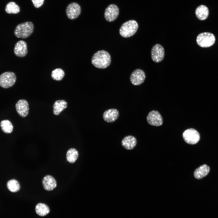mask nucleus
Returning <instances> with one entry per match:
<instances>
[{"label":"nucleus","instance_id":"20","mask_svg":"<svg viewBox=\"0 0 218 218\" xmlns=\"http://www.w3.org/2000/svg\"><path fill=\"white\" fill-rule=\"evenodd\" d=\"M35 211L38 215L43 216L48 214L50 212V210L48 206L45 204L39 203L36 205Z\"/></svg>","mask_w":218,"mask_h":218},{"label":"nucleus","instance_id":"18","mask_svg":"<svg viewBox=\"0 0 218 218\" xmlns=\"http://www.w3.org/2000/svg\"><path fill=\"white\" fill-rule=\"evenodd\" d=\"M210 171L209 167L206 164H203L195 170L194 172V176L197 179H201L206 176Z\"/></svg>","mask_w":218,"mask_h":218},{"label":"nucleus","instance_id":"24","mask_svg":"<svg viewBox=\"0 0 218 218\" xmlns=\"http://www.w3.org/2000/svg\"><path fill=\"white\" fill-rule=\"evenodd\" d=\"M7 187L8 189L12 192H18L20 188L19 183L17 180L14 179H11L7 182Z\"/></svg>","mask_w":218,"mask_h":218},{"label":"nucleus","instance_id":"16","mask_svg":"<svg viewBox=\"0 0 218 218\" xmlns=\"http://www.w3.org/2000/svg\"><path fill=\"white\" fill-rule=\"evenodd\" d=\"M122 146L127 150L133 149L137 144V140L134 136L131 135L125 137L121 141Z\"/></svg>","mask_w":218,"mask_h":218},{"label":"nucleus","instance_id":"21","mask_svg":"<svg viewBox=\"0 0 218 218\" xmlns=\"http://www.w3.org/2000/svg\"><path fill=\"white\" fill-rule=\"evenodd\" d=\"M78 155V152L76 149L73 148H70L67 152L66 159L69 163H74L77 160Z\"/></svg>","mask_w":218,"mask_h":218},{"label":"nucleus","instance_id":"6","mask_svg":"<svg viewBox=\"0 0 218 218\" xmlns=\"http://www.w3.org/2000/svg\"><path fill=\"white\" fill-rule=\"evenodd\" d=\"M183 137L185 141L190 144H197L200 138L199 133L193 128L188 129L185 130L183 133Z\"/></svg>","mask_w":218,"mask_h":218},{"label":"nucleus","instance_id":"23","mask_svg":"<svg viewBox=\"0 0 218 218\" xmlns=\"http://www.w3.org/2000/svg\"><path fill=\"white\" fill-rule=\"evenodd\" d=\"M0 127L2 130L5 133L9 134L13 130V127L12 123L7 120H3L0 123Z\"/></svg>","mask_w":218,"mask_h":218},{"label":"nucleus","instance_id":"1","mask_svg":"<svg viewBox=\"0 0 218 218\" xmlns=\"http://www.w3.org/2000/svg\"><path fill=\"white\" fill-rule=\"evenodd\" d=\"M111 62V56L105 50L99 51L95 53L91 59V63L97 68L104 69L109 66Z\"/></svg>","mask_w":218,"mask_h":218},{"label":"nucleus","instance_id":"22","mask_svg":"<svg viewBox=\"0 0 218 218\" xmlns=\"http://www.w3.org/2000/svg\"><path fill=\"white\" fill-rule=\"evenodd\" d=\"M5 10L7 13L16 14L19 12L20 8L19 6L15 2H11L6 5Z\"/></svg>","mask_w":218,"mask_h":218},{"label":"nucleus","instance_id":"11","mask_svg":"<svg viewBox=\"0 0 218 218\" xmlns=\"http://www.w3.org/2000/svg\"><path fill=\"white\" fill-rule=\"evenodd\" d=\"M145 78L144 71L141 69H138L132 73L130 77V81L133 85H138L144 82Z\"/></svg>","mask_w":218,"mask_h":218},{"label":"nucleus","instance_id":"15","mask_svg":"<svg viewBox=\"0 0 218 218\" xmlns=\"http://www.w3.org/2000/svg\"><path fill=\"white\" fill-rule=\"evenodd\" d=\"M119 116L118 111L116 109H110L105 111L103 115L104 120L108 123L115 121Z\"/></svg>","mask_w":218,"mask_h":218},{"label":"nucleus","instance_id":"12","mask_svg":"<svg viewBox=\"0 0 218 218\" xmlns=\"http://www.w3.org/2000/svg\"><path fill=\"white\" fill-rule=\"evenodd\" d=\"M15 107L17 113L21 117H25L28 114L29 104L25 100L22 99L18 100L16 103Z\"/></svg>","mask_w":218,"mask_h":218},{"label":"nucleus","instance_id":"10","mask_svg":"<svg viewBox=\"0 0 218 218\" xmlns=\"http://www.w3.org/2000/svg\"><path fill=\"white\" fill-rule=\"evenodd\" d=\"M148 123L150 125L159 126L163 123V119L161 115L156 110L150 111L147 117Z\"/></svg>","mask_w":218,"mask_h":218},{"label":"nucleus","instance_id":"3","mask_svg":"<svg viewBox=\"0 0 218 218\" xmlns=\"http://www.w3.org/2000/svg\"><path fill=\"white\" fill-rule=\"evenodd\" d=\"M138 28L137 22L134 20L128 21L123 23L119 29L121 35L124 38H128L134 35Z\"/></svg>","mask_w":218,"mask_h":218},{"label":"nucleus","instance_id":"2","mask_svg":"<svg viewBox=\"0 0 218 218\" xmlns=\"http://www.w3.org/2000/svg\"><path fill=\"white\" fill-rule=\"evenodd\" d=\"M34 29L33 23L31 21H26L16 26L14 30V34L17 38H26L31 34Z\"/></svg>","mask_w":218,"mask_h":218},{"label":"nucleus","instance_id":"13","mask_svg":"<svg viewBox=\"0 0 218 218\" xmlns=\"http://www.w3.org/2000/svg\"><path fill=\"white\" fill-rule=\"evenodd\" d=\"M14 51L15 55L18 57H25L28 52L26 42L23 40L18 41L15 45Z\"/></svg>","mask_w":218,"mask_h":218},{"label":"nucleus","instance_id":"5","mask_svg":"<svg viewBox=\"0 0 218 218\" xmlns=\"http://www.w3.org/2000/svg\"><path fill=\"white\" fill-rule=\"evenodd\" d=\"M16 80L15 73L11 71L4 72L0 75V86L4 88H8L12 86Z\"/></svg>","mask_w":218,"mask_h":218},{"label":"nucleus","instance_id":"25","mask_svg":"<svg viewBox=\"0 0 218 218\" xmlns=\"http://www.w3.org/2000/svg\"><path fill=\"white\" fill-rule=\"evenodd\" d=\"M65 75L64 71L61 68H57L53 70L51 73L52 78L57 81L61 80Z\"/></svg>","mask_w":218,"mask_h":218},{"label":"nucleus","instance_id":"17","mask_svg":"<svg viewBox=\"0 0 218 218\" xmlns=\"http://www.w3.org/2000/svg\"><path fill=\"white\" fill-rule=\"evenodd\" d=\"M68 103L66 101L63 100H59L56 101L53 105V112L55 115H58L62 111L67 107Z\"/></svg>","mask_w":218,"mask_h":218},{"label":"nucleus","instance_id":"14","mask_svg":"<svg viewBox=\"0 0 218 218\" xmlns=\"http://www.w3.org/2000/svg\"><path fill=\"white\" fill-rule=\"evenodd\" d=\"M42 183L44 189L47 191L53 190L57 186L55 179L50 175H46L42 179Z\"/></svg>","mask_w":218,"mask_h":218},{"label":"nucleus","instance_id":"26","mask_svg":"<svg viewBox=\"0 0 218 218\" xmlns=\"http://www.w3.org/2000/svg\"><path fill=\"white\" fill-rule=\"evenodd\" d=\"M35 7L38 8L43 4L44 0H31Z\"/></svg>","mask_w":218,"mask_h":218},{"label":"nucleus","instance_id":"19","mask_svg":"<svg viewBox=\"0 0 218 218\" xmlns=\"http://www.w3.org/2000/svg\"><path fill=\"white\" fill-rule=\"evenodd\" d=\"M209 14L208 8L203 5L198 6L195 10V14L197 18L201 20L207 18Z\"/></svg>","mask_w":218,"mask_h":218},{"label":"nucleus","instance_id":"4","mask_svg":"<svg viewBox=\"0 0 218 218\" xmlns=\"http://www.w3.org/2000/svg\"><path fill=\"white\" fill-rule=\"evenodd\" d=\"M196 41L198 45L203 48H207L213 45L215 41L214 35L210 32L200 33L197 36Z\"/></svg>","mask_w":218,"mask_h":218},{"label":"nucleus","instance_id":"8","mask_svg":"<svg viewBox=\"0 0 218 218\" xmlns=\"http://www.w3.org/2000/svg\"><path fill=\"white\" fill-rule=\"evenodd\" d=\"M81 8L80 5L77 3L72 2L67 7L66 13L67 17L70 19H75L80 15Z\"/></svg>","mask_w":218,"mask_h":218},{"label":"nucleus","instance_id":"7","mask_svg":"<svg viewBox=\"0 0 218 218\" xmlns=\"http://www.w3.org/2000/svg\"><path fill=\"white\" fill-rule=\"evenodd\" d=\"M119 14V9L115 4H111L105 9L104 17L106 20L109 22L114 21Z\"/></svg>","mask_w":218,"mask_h":218},{"label":"nucleus","instance_id":"9","mask_svg":"<svg viewBox=\"0 0 218 218\" xmlns=\"http://www.w3.org/2000/svg\"><path fill=\"white\" fill-rule=\"evenodd\" d=\"M165 54L164 47L159 44H156L152 48L151 57L153 61L158 63L163 60Z\"/></svg>","mask_w":218,"mask_h":218}]
</instances>
